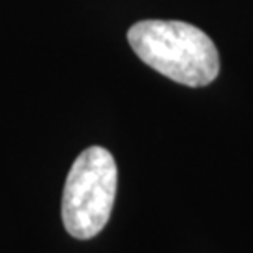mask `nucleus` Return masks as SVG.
I'll return each mask as SVG.
<instances>
[{"instance_id":"obj_1","label":"nucleus","mask_w":253,"mask_h":253,"mask_svg":"<svg viewBox=\"0 0 253 253\" xmlns=\"http://www.w3.org/2000/svg\"><path fill=\"white\" fill-rule=\"evenodd\" d=\"M127 42L146 66L186 86H207L219 73L214 42L190 23L139 21L127 30Z\"/></svg>"},{"instance_id":"obj_2","label":"nucleus","mask_w":253,"mask_h":253,"mask_svg":"<svg viewBox=\"0 0 253 253\" xmlns=\"http://www.w3.org/2000/svg\"><path fill=\"white\" fill-rule=\"evenodd\" d=\"M118 188L113 154L90 146L73 162L62 193V221L77 240H88L107 225Z\"/></svg>"}]
</instances>
